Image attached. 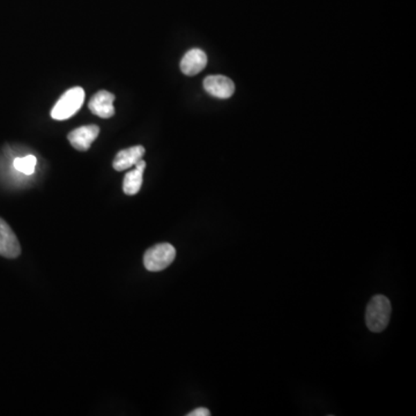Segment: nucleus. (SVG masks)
Returning a JSON list of instances; mask_svg holds the SVG:
<instances>
[{
  "mask_svg": "<svg viewBox=\"0 0 416 416\" xmlns=\"http://www.w3.org/2000/svg\"><path fill=\"white\" fill-rule=\"evenodd\" d=\"M391 302L384 295H376L371 298L365 311V323L371 332L378 333L388 327L391 318Z\"/></svg>",
  "mask_w": 416,
  "mask_h": 416,
  "instance_id": "nucleus-1",
  "label": "nucleus"
},
{
  "mask_svg": "<svg viewBox=\"0 0 416 416\" xmlns=\"http://www.w3.org/2000/svg\"><path fill=\"white\" fill-rule=\"evenodd\" d=\"M84 91L73 87L65 91L51 110V117L56 120H65L75 115L84 105Z\"/></svg>",
  "mask_w": 416,
  "mask_h": 416,
  "instance_id": "nucleus-2",
  "label": "nucleus"
},
{
  "mask_svg": "<svg viewBox=\"0 0 416 416\" xmlns=\"http://www.w3.org/2000/svg\"><path fill=\"white\" fill-rule=\"evenodd\" d=\"M176 258V248L169 243H161L145 252L144 265L150 272H160L172 265Z\"/></svg>",
  "mask_w": 416,
  "mask_h": 416,
  "instance_id": "nucleus-3",
  "label": "nucleus"
},
{
  "mask_svg": "<svg viewBox=\"0 0 416 416\" xmlns=\"http://www.w3.org/2000/svg\"><path fill=\"white\" fill-rule=\"evenodd\" d=\"M21 253V245L12 228L0 217V255L15 259Z\"/></svg>",
  "mask_w": 416,
  "mask_h": 416,
  "instance_id": "nucleus-4",
  "label": "nucleus"
},
{
  "mask_svg": "<svg viewBox=\"0 0 416 416\" xmlns=\"http://www.w3.org/2000/svg\"><path fill=\"white\" fill-rule=\"evenodd\" d=\"M98 133H100V127L98 125L81 126L69 133L67 139L77 151L86 152L96 141Z\"/></svg>",
  "mask_w": 416,
  "mask_h": 416,
  "instance_id": "nucleus-5",
  "label": "nucleus"
},
{
  "mask_svg": "<svg viewBox=\"0 0 416 416\" xmlns=\"http://www.w3.org/2000/svg\"><path fill=\"white\" fill-rule=\"evenodd\" d=\"M204 89L213 98H229L235 91V84L224 75H210L204 80Z\"/></svg>",
  "mask_w": 416,
  "mask_h": 416,
  "instance_id": "nucleus-6",
  "label": "nucleus"
},
{
  "mask_svg": "<svg viewBox=\"0 0 416 416\" xmlns=\"http://www.w3.org/2000/svg\"><path fill=\"white\" fill-rule=\"evenodd\" d=\"M115 95L108 91H100L89 101V110L101 118H111L115 115Z\"/></svg>",
  "mask_w": 416,
  "mask_h": 416,
  "instance_id": "nucleus-7",
  "label": "nucleus"
},
{
  "mask_svg": "<svg viewBox=\"0 0 416 416\" xmlns=\"http://www.w3.org/2000/svg\"><path fill=\"white\" fill-rule=\"evenodd\" d=\"M207 56L201 49H192L188 51L181 62V71L186 75L193 77L200 73L206 67Z\"/></svg>",
  "mask_w": 416,
  "mask_h": 416,
  "instance_id": "nucleus-8",
  "label": "nucleus"
},
{
  "mask_svg": "<svg viewBox=\"0 0 416 416\" xmlns=\"http://www.w3.org/2000/svg\"><path fill=\"white\" fill-rule=\"evenodd\" d=\"M145 155L144 146H133L119 152L112 161V167L116 172H124L132 165H136V162L141 161Z\"/></svg>",
  "mask_w": 416,
  "mask_h": 416,
  "instance_id": "nucleus-9",
  "label": "nucleus"
},
{
  "mask_svg": "<svg viewBox=\"0 0 416 416\" xmlns=\"http://www.w3.org/2000/svg\"><path fill=\"white\" fill-rule=\"evenodd\" d=\"M145 168H146V162L141 159V161L136 162V169L126 174L123 182V191L125 195L134 196L141 191Z\"/></svg>",
  "mask_w": 416,
  "mask_h": 416,
  "instance_id": "nucleus-10",
  "label": "nucleus"
},
{
  "mask_svg": "<svg viewBox=\"0 0 416 416\" xmlns=\"http://www.w3.org/2000/svg\"><path fill=\"white\" fill-rule=\"evenodd\" d=\"M36 162L37 160L34 155L15 159V168L25 175H32L35 172Z\"/></svg>",
  "mask_w": 416,
  "mask_h": 416,
  "instance_id": "nucleus-11",
  "label": "nucleus"
},
{
  "mask_svg": "<svg viewBox=\"0 0 416 416\" xmlns=\"http://www.w3.org/2000/svg\"><path fill=\"white\" fill-rule=\"evenodd\" d=\"M210 412L207 408L204 407H199V408L195 409L192 412H190L188 416H210Z\"/></svg>",
  "mask_w": 416,
  "mask_h": 416,
  "instance_id": "nucleus-12",
  "label": "nucleus"
}]
</instances>
